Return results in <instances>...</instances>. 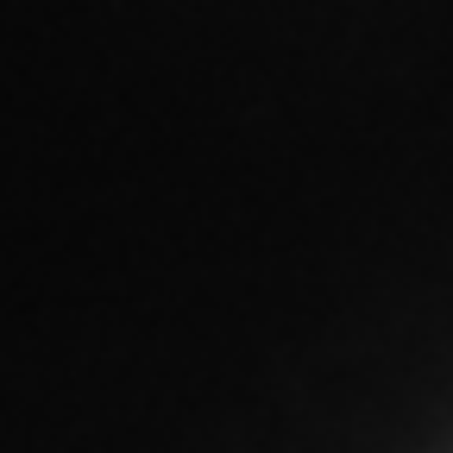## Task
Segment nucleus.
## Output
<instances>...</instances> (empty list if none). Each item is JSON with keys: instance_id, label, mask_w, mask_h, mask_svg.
Masks as SVG:
<instances>
[]
</instances>
